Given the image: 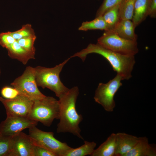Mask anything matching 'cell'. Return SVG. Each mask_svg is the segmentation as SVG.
<instances>
[{
	"label": "cell",
	"mask_w": 156,
	"mask_h": 156,
	"mask_svg": "<svg viewBox=\"0 0 156 156\" xmlns=\"http://www.w3.org/2000/svg\"><path fill=\"white\" fill-rule=\"evenodd\" d=\"M79 94L77 86L70 89L58 100L60 112L57 133H69L83 140L81 134L79 125L83 120L81 115L79 114L76 109V102Z\"/></svg>",
	"instance_id": "6da1fadb"
},
{
	"label": "cell",
	"mask_w": 156,
	"mask_h": 156,
	"mask_svg": "<svg viewBox=\"0 0 156 156\" xmlns=\"http://www.w3.org/2000/svg\"><path fill=\"white\" fill-rule=\"evenodd\" d=\"M92 53L99 54L104 57L123 80H128L131 77L132 72L135 62L134 56L124 55L112 51L97 43L90 44L86 48L70 57H77L84 62L87 55Z\"/></svg>",
	"instance_id": "7a4b0ae2"
},
{
	"label": "cell",
	"mask_w": 156,
	"mask_h": 156,
	"mask_svg": "<svg viewBox=\"0 0 156 156\" xmlns=\"http://www.w3.org/2000/svg\"><path fill=\"white\" fill-rule=\"evenodd\" d=\"M70 59L68 58L53 68L40 66L35 67V80L38 86L49 89L59 98L66 93L69 89L62 82L60 74L64 66Z\"/></svg>",
	"instance_id": "3957f363"
},
{
	"label": "cell",
	"mask_w": 156,
	"mask_h": 156,
	"mask_svg": "<svg viewBox=\"0 0 156 156\" xmlns=\"http://www.w3.org/2000/svg\"><path fill=\"white\" fill-rule=\"evenodd\" d=\"M59 112V101L53 97L45 96L34 101L28 117L49 127L55 119H58Z\"/></svg>",
	"instance_id": "277c9868"
},
{
	"label": "cell",
	"mask_w": 156,
	"mask_h": 156,
	"mask_svg": "<svg viewBox=\"0 0 156 156\" xmlns=\"http://www.w3.org/2000/svg\"><path fill=\"white\" fill-rule=\"evenodd\" d=\"M97 43L105 49L124 55L134 56L139 51L137 41L122 38L111 30L105 31L97 39Z\"/></svg>",
	"instance_id": "5b68a950"
},
{
	"label": "cell",
	"mask_w": 156,
	"mask_h": 156,
	"mask_svg": "<svg viewBox=\"0 0 156 156\" xmlns=\"http://www.w3.org/2000/svg\"><path fill=\"white\" fill-rule=\"evenodd\" d=\"M29 129V135L36 145L46 148L56 156H64L72 147L56 139L52 132L42 131L34 126Z\"/></svg>",
	"instance_id": "8992f818"
},
{
	"label": "cell",
	"mask_w": 156,
	"mask_h": 156,
	"mask_svg": "<svg viewBox=\"0 0 156 156\" xmlns=\"http://www.w3.org/2000/svg\"><path fill=\"white\" fill-rule=\"evenodd\" d=\"M10 84L18 91L19 94L33 101L45 96L38 88L35 80V68L31 66L27 67L22 75Z\"/></svg>",
	"instance_id": "52a82bcc"
},
{
	"label": "cell",
	"mask_w": 156,
	"mask_h": 156,
	"mask_svg": "<svg viewBox=\"0 0 156 156\" xmlns=\"http://www.w3.org/2000/svg\"><path fill=\"white\" fill-rule=\"evenodd\" d=\"M123 79L117 74L107 83H99L96 91L94 98L95 101L101 105L108 112H112L115 107L114 96L119 88L122 86Z\"/></svg>",
	"instance_id": "ba28073f"
},
{
	"label": "cell",
	"mask_w": 156,
	"mask_h": 156,
	"mask_svg": "<svg viewBox=\"0 0 156 156\" xmlns=\"http://www.w3.org/2000/svg\"><path fill=\"white\" fill-rule=\"evenodd\" d=\"M0 101L6 110L7 117H28L34 101L19 94L12 99L0 97Z\"/></svg>",
	"instance_id": "9c48e42d"
},
{
	"label": "cell",
	"mask_w": 156,
	"mask_h": 156,
	"mask_svg": "<svg viewBox=\"0 0 156 156\" xmlns=\"http://www.w3.org/2000/svg\"><path fill=\"white\" fill-rule=\"evenodd\" d=\"M38 122L28 117H7L0 124V135L12 137L26 129L36 126Z\"/></svg>",
	"instance_id": "30bf717a"
},
{
	"label": "cell",
	"mask_w": 156,
	"mask_h": 156,
	"mask_svg": "<svg viewBox=\"0 0 156 156\" xmlns=\"http://www.w3.org/2000/svg\"><path fill=\"white\" fill-rule=\"evenodd\" d=\"M10 156H34L35 145L29 135L21 132L12 137Z\"/></svg>",
	"instance_id": "8fae6325"
},
{
	"label": "cell",
	"mask_w": 156,
	"mask_h": 156,
	"mask_svg": "<svg viewBox=\"0 0 156 156\" xmlns=\"http://www.w3.org/2000/svg\"><path fill=\"white\" fill-rule=\"evenodd\" d=\"M139 137L125 133H116L115 156H125L135 146Z\"/></svg>",
	"instance_id": "7c38bea8"
},
{
	"label": "cell",
	"mask_w": 156,
	"mask_h": 156,
	"mask_svg": "<svg viewBox=\"0 0 156 156\" xmlns=\"http://www.w3.org/2000/svg\"><path fill=\"white\" fill-rule=\"evenodd\" d=\"M155 146L149 143L146 136L139 137V140L134 147L125 156H156Z\"/></svg>",
	"instance_id": "4fadbf2b"
},
{
	"label": "cell",
	"mask_w": 156,
	"mask_h": 156,
	"mask_svg": "<svg viewBox=\"0 0 156 156\" xmlns=\"http://www.w3.org/2000/svg\"><path fill=\"white\" fill-rule=\"evenodd\" d=\"M135 28L131 20L120 19L111 31L124 39L137 41L138 36L135 33Z\"/></svg>",
	"instance_id": "5bb4252c"
},
{
	"label": "cell",
	"mask_w": 156,
	"mask_h": 156,
	"mask_svg": "<svg viewBox=\"0 0 156 156\" xmlns=\"http://www.w3.org/2000/svg\"><path fill=\"white\" fill-rule=\"evenodd\" d=\"M9 56L16 59L25 65L31 59H34L35 55L28 52L23 49L16 40L14 42L6 49Z\"/></svg>",
	"instance_id": "9a60e30c"
},
{
	"label": "cell",
	"mask_w": 156,
	"mask_h": 156,
	"mask_svg": "<svg viewBox=\"0 0 156 156\" xmlns=\"http://www.w3.org/2000/svg\"><path fill=\"white\" fill-rule=\"evenodd\" d=\"M149 2V0H135L132 20L135 27L148 16Z\"/></svg>",
	"instance_id": "2e32d148"
},
{
	"label": "cell",
	"mask_w": 156,
	"mask_h": 156,
	"mask_svg": "<svg viewBox=\"0 0 156 156\" xmlns=\"http://www.w3.org/2000/svg\"><path fill=\"white\" fill-rule=\"evenodd\" d=\"M116 133H113L97 148L91 156H115Z\"/></svg>",
	"instance_id": "e0dca14e"
},
{
	"label": "cell",
	"mask_w": 156,
	"mask_h": 156,
	"mask_svg": "<svg viewBox=\"0 0 156 156\" xmlns=\"http://www.w3.org/2000/svg\"><path fill=\"white\" fill-rule=\"evenodd\" d=\"M96 146V143L94 141H84L83 145L76 148H72L64 156H85L88 155L90 156Z\"/></svg>",
	"instance_id": "ac0fdd59"
},
{
	"label": "cell",
	"mask_w": 156,
	"mask_h": 156,
	"mask_svg": "<svg viewBox=\"0 0 156 156\" xmlns=\"http://www.w3.org/2000/svg\"><path fill=\"white\" fill-rule=\"evenodd\" d=\"M119 5L118 4L108 9L102 16L107 25V30H112L120 20Z\"/></svg>",
	"instance_id": "d6986e66"
},
{
	"label": "cell",
	"mask_w": 156,
	"mask_h": 156,
	"mask_svg": "<svg viewBox=\"0 0 156 156\" xmlns=\"http://www.w3.org/2000/svg\"><path fill=\"white\" fill-rule=\"evenodd\" d=\"M97 29L107 30V25L102 16L96 17L90 21L83 22L78 28L79 30L83 31Z\"/></svg>",
	"instance_id": "ffe728a7"
},
{
	"label": "cell",
	"mask_w": 156,
	"mask_h": 156,
	"mask_svg": "<svg viewBox=\"0 0 156 156\" xmlns=\"http://www.w3.org/2000/svg\"><path fill=\"white\" fill-rule=\"evenodd\" d=\"M135 0H122L119 5L120 19L132 20Z\"/></svg>",
	"instance_id": "44dd1931"
},
{
	"label": "cell",
	"mask_w": 156,
	"mask_h": 156,
	"mask_svg": "<svg viewBox=\"0 0 156 156\" xmlns=\"http://www.w3.org/2000/svg\"><path fill=\"white\" fill-rule=\"evenodd\" d=\"M9 32L13 37L16 40L35 35L31 25L29 24L23 25L21 28L18 30Z\"/></svg>",
	"instance_id": "7402d4cb"
},
{
	"label": "cell",
	"mask_w": 156,
	"mask_h": 156,
	"mask_svg": "<svg viewBox=\"0 0 156 156\" xmlns=\"http://www.w3.org/2000/svg\"><path fill=\"white\" fill-rule=\"evenodd\" d=\"M36 38V35L24 37L16 40L19 44L25 50L35 55L36 49L34 46V42Z\"/></svg>",
	"instance_id": "603a6c76"
},
{
	"label": "cell",
	"mask_w": 156,
	"mask_h": 156,
	"mask_svg": "<svg viewBox=\"0 0 156 156\" xmlns=\"http://www.w3.org/2000/svg\"><path fill=\"white\" fill-rule=\"evenodd\" d=\"M12 137L0 135V156H10L12 148Z\"/></svg>",
	"instance_id": "cb8c5ba5"
},
{
	"label": "cell",
	"mask_w": 156,
	"mask_h": 156,
	"mask_svg": "<svg viewBox=\"0 0 156 156\" xmlns=\"http://www.w3.org/2000/svg\"><path fill=\"white\" fill-rule=\"evenodd\" d=\"M122 0H103L98 10L96 17L102 16L108 9L120 3Z\"/></svg>",
	"instance_id": "d4e9b609"
},
{
	"label": "cell",
	"mask_w": 156,
	"mask_h": 156,
	"mask_svg": "<svg viewBox=\"0 0 156 156\" xmlns=\"http://www.w3.org/2000/svg\"><path fill=\"white\" fill-rule=\"evenodd\" d=\"M9 31L0 34V45L7 49L15 41Z\"/></svg>",
	"instance_id": "484cf974"
},
{
	"label": "cell",
	"mask_w": 156,
	"mask_h": 156,
	"mask_svg": "<svg viewBox=\"0 0 156 156\" xmlns=\"http://www.w3.org/2000/svg\"><path fill=\"white\" fill-rule=\"evenodd\" d=\"M1 93L2 97L6 99H13L19 94L18 91L14 88L7 86L1 89Z\"/></svg>",
	"instance_id": "4316f807"
},
{
	"label": "cell",
	"mask_w": 156,
	"mask_h": 156,
	"mask_svg": "<svg viewBox=\"0 0 156 156\" xmlns=\"http://www.w3.org/2000/svg\"><path fill=\"white\" fill-rule=\"evenodd\" d=\"M34 156H56L52 152L44 148L35 145Z\"/></svg>",
	"instance_id": "83f0119b"
},
{
	"label": "cell",
	"mask_w": 156,
	"mask_h": 156,
	"mask_svg": "<svg viewBox=\"0 0 156 156\" xmlns=\"http://www.w3.org/2000/svg\"><path fill=\"white\" fill-rule=\"evenodd\" d=\"M148 16L152 18H156V0H149Z\"/></svg>",
	"instance_id": "f1b7e54d"
},
{
	"label": "cell",
	"mask_w": 156,
	"mask_h": 156,
	"mask_svg": "<svg viewBox=\"0 0 156 156\" xmlns=\"http://www.w3.org/2000/svg\"><path fill=\"white\" fill-rule=\"evenodd\" d=\"M1 70L0 67V76L1 75Z\"/></svg>",
	"instance_id": "f546056e"
},
{
	"label": "cell",
	"mask_w": 156,
	"mask_h": 156,
	"mask_svg": "<svg viewBox=\"0 0 156 156\" xmlns=\"http://www.w3.org/2000/svg\"></svg>",
	"instance_id": "4dcf8cb0"
}]
</instances>
